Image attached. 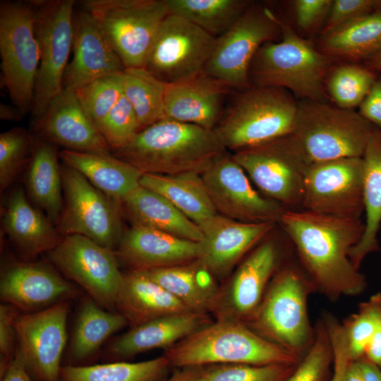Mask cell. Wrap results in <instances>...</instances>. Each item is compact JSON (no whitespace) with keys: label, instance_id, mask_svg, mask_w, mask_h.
Returning a JSON list of instances; mask_svg holds the SVG:
<instances>
[{"label":"cell","instance_id":"obj_6","mask_svg":"<svg viewBox=\"0 0 381 381\" xmlns=\"http://www.w3.org/2000/svg\"><path fill=\"white\" fill-rule=\"evenodd\" d=\"M298 101L286 89L251 86L224 111L214 131L225 148L234 152L291 134Z\"/></svg>","mask_w":381,"mask_h":381},{"label":"cell","instance_id":"obj_26","mask_svg":"<svg viewBox=\"0 0 381 381\" xmlns=\"http://www.w3.org/2000/svg\"><path fill=\"white\" fill-rule=\"evenodd\" d=\"M207 314L188 312L159 317L133 327L109 346L117 358H130L157 348H171L210 323Z\"/></svg>","mask_w":381,"mask_h":381},{"label":"cell","instance_id":"obj_44","mask_svg":"<svg viewBox=\"0 0 381 381\" xmlns=\"http://www.w3.org/2000/svg\"><path fill=\"white\" fill-rule=\"evenodd\" d=\"M381 318V292L359 304L358 311L343 321L351 361L365 356Z\"/></svg>","mask_w":381,"mask_h":381},{"label":"cell","instance_id":"obj_54","mask_svg":"<svg viewBox=\"0 0 381 381\" xmlns=\"http://www.w3.org/2000/svg\"><path fill=\"white\" fill-rule=\"evenodd\" d=\"M363 381H381V368L365 356L357 360Z\"/></svg>","mask_w":381,"mask_h":381},{"label":"cell","instance_id":"obj_49","mask_svg":"<svg viewBox=\"0 0 381 381\" xmlns=\"http://www.w3.org/2000/svg\"><path fill=\"white\" fill-rule=\"evenodd\" d=\"M16 309L8 303L0 306L1 375L13 358L14 337L16 336L15 321L18 316Z\"/></svg>","mask_w":381,"mask_h":381},{"label":"cell","instance_id":"obj_13","mask_svg":"<svg viewBox=\"0 0 381 381\" xmlns=\"http://www.w3.org/2000/svg\"><path fill=\"white\" fill-rule=\"evenodd\" d=\"M61 172L64 203L58 231L65 236H84L112 250L118 248L123 234L120 204L66 164Z\"/></svg>","mask_w":381,"mask_h":381},{"label":"cell","instance_id":"obj_35","mask_svg":"<svg viewBox=\"0 0 381 381\" xmlns=\"http://www.w3.org/2000/svg\"><path fill=\"white\" fill-rule=\"evenodd\" d=\"M59 157L55 145L40 138L36 140L26 181L30 198L47 212L52 223H57L64 204Z\"/></svg>","mask_w":381,"mask_h":381},{"label":"cell","instance_id":"obj_56","mask_svg":"<svg viewBox=\"0 0 381 381\" xmlns=\"http://www.w3.org/2000/svg\"><path fill=\"white\" fill-rule=\"evenodd\" d=\"M25 114L14 105L1 104L0 118L4 121H18L20 120Z\"/></svg>","mask_w":381,"mask_h":381},{"label":"cell","instance_id":"obj_19","mask_svg":"<svg viewBox=\"0 0 381 381\" xmlns=\"http://www.w3.org/2000/svg\"><path fill=\"white\" fill-rule=\"evenodd\" d=\"M279 249L266 240L247 255L236 269L228 286L219 291L214 311L218 320L246 321L260 303L278 270Z\"/></svg>","mask_w":381,"mask_h":381},{"label":"cell","instance_id":"obj_31","mask_svg":"<svg viewBox=\"0 0 381 381\" xmlns=\"http://www.w3.org/2000/svg\"><path fill=\"white\" fill-rule=\"evenodd\" d=\"M3 225L11 241L30 255L47 253L62 239L52 222L31 205L19 187L9 196Z\"/></svg>","mask_w":381,"mask_h":381},{"label":"cell","instance_id":"obj_1","mask_svg":"<svg viewBox=\"0 0 381 381\" xmlns=\"http://www.w3.org/2000/svg\"><path fill=\"white\" fill-rule=\"evenodd\" d=\"M279 223L293 243L302 269L316 292L335 301L341 296H358L365 290V277L349 257L364 232L365 224L361 219L287 210Z\"/></svg>","mask_w":381,"mask_h":381},{"label":"cell","instance_id":"obj_18","mask_svg":"<svg viewBox=\"0 0 381 381\" xmlns=\"http://www.w3.org/2000/svg\"><path fill=\"white\" fill-rule=\"evenodd\" d=\"M68 308V303L61 301L16 319L18 350L37 381H59Z\"/></svg>","mask_w":381,"mask_h":381},{"label":"cell","instance_id":"obj_32","mask_svg":"<svg viewBox=\"0 0 381 381\" xmlns=\"http://www.w3.org/2000/svg\"><path fill=\"white\" fill-rule=\"evenodd\" d=\"M332 59L366 62L381 52V6L321 35L317 48Z\"/></svg>","mask_w":381,"mask_h":381},{"label":"cell","instance_id":"obj_17","mask_svg":"<svg viewBox=\"0 0 381 381\" xmlns=\"http://www.w3.org/2000/svg\"><path fill=\"white\" fill-rule=\"evenodd\" d=\"M218 214L246 223H279L287 210L263 197L252 186L245 171L226 152L200 174Z\"/></svg>","mask_w":381,"mask_h":381},{"label":"cell","instance_id":"obj_21","mask_svg":"<svg viewBox=\"0 0 381 381\" xmlns=\"http://www.w3.org/2000/svg\"><path fill=\"white\" fill-rule=\"evenodd\" d=\"M35 129L40 139L66 150L111 154L104 138L73 91L64 89L35 120Z\"/></svg>","mask_w":381,"mask_h":381},{"label":"cell","instance_id":"obj_20","mask_svg":"<svg viewBox=\"0 0 381 381\" xmlns=\"http://www.w3.org/2000/svg\"><path fill=\"white\" fill-rule=\"evenodd\" d=\"M73 57L65 71L64 89L75 92L125 67L95 19L82 8L74 11Z\"/></svg>","mask_w":381,"mask_h":381},{"label":"cell","instance_id":"obj_58","mask_svg":"<svg viewBox=\"0 0 381 381\" xmlns=\"http://www.w3.org/2000/svg\"><path fill=\"white\" fill-rule=\"evenodd\" d=\"M366 66L373 71L381 72V52L366 62Z\"/></svg>","mask_w":381,"mask_h":381},{"label":"cell","instance_id":"obj_3","mask_svg":"<svg viewBox=\"0 0 381 381\" xmlns=\"http://www.w3.org/2000/svg\"><path fill=\"white\" fill-rule=\"evenodd\" d=\"M171 367L217 364L298 365L294 355L268 341L245 322L217 320L166 350Z\"/></svg>","mask_w":381,"mask_h":381},{"label":"cell","instance_id":"obj_12","mask_svg":"<svg viewBox=\"0 0 381 381\" xmlns=\"http://www.w3.org/2000/svg\"><path fill=\"white\" fill-rule=\"evenodd\" d=\"M258 188L286 210L302 206L309 164L291 134L232 155Z\"/></svg>","mask_w":381,"mask_h":381},{"label":"cell","instance_id":"obj_33","mask_svg":"<svg viewBox=\"0 0 381 381\" xmlns=\"http://www.w3.org/2000/svg\"><path fill=\"white\" fill-rule=\"evenodd\" d=\"M362 158L365 229L361 239L349 254L352 264L359 270L365 258L380 250L377 236L381 226V130L375 128Z\"/></svg>","mask_w":381,"mask_h":381},{"label":"cell","instance_id":"obj_39","mask_svg":"<svg viewBox=\"0 0 381 381\" xmlns=\"http://www.w3.org/2000/svg\"><path fill=\"white\" fill-rule=\"evenodd\" d=\"M123 94L133 107L140 131L164 119L167 84L145 68H126L122 72Z\"/></svg>","mask_w":381,"mask_h":381},{"label":"cell","instance_id":"obj_9","mask_svg":"<svg viewBox=\"0 0 381 381\" xmlns=\"http://www.w3.org/2000/svg\"><path fill=\"white\" fill-rule=\"evenodd\" d=\"M82 5L125 68L144 67L158 28L169 14L165 0H86Z\"/></svg>","mask_w":381,"mask_h":381},{"label":"cell","instance_id":"obj_53","mask_svg":"<svg viewBox=\"0 0 381 381\" xmlns=\"http://www.w3.org/2000/svg\"><path fill=\"white\" fill-rule=\"evenodd\" d=\"M365 356L381 368V318L375 333L367 346Z\"/></svg>","mask_w":381,"mask_h":381},{"label":"cell","instance_id":"obj_22","mask_svg":"<svg viewBox=\"0 0 381 381\" xmlns=\"http://www.w3.org/2000/svg\"><path fill=\"white\" fill-rule=\"evenodd\" d=\"M275 223H246L219 214L200 227L203 234L199 260L214 276L222 275L264 239Z\"/></svg>","mask_w":381,"mask_h":381},{"label":"cell","instance_id":"obj_48","mask_svg":"<svg viewBox=\"0 0 381 381\" xmlns=\"http://www.w3.org/2000/svg\"><path fill=\"white\" fill-rule=\"evenodd\" d=\"M327 326L333 349V374L329 381H344L346 370L351 361L349 353L348 341L344 327L331 314L322 317Z\"/></svg>","mask_w":381,"mask_h":381},{"label":"cell","instance_id":"obj_30","mask_svg":"<svg viewBox=\"0 0 381 381\" xmlns=\"http://www.w3.org/2000/svg\"><path fill=\"white\" fill-rule=\"evenodd\" d=\"M133 222L171 235L201 242L200 227L188 218L167 199L159 193L140 186L121 203Z\"/></svg>","mask_w":381,"mask_h":381},{"label":"cell","instance_id":"obj_57","mask_svg":"<svg viewBox=\"0 0 381 381\" xmlns=\"http://www.w3.org/2000/svg\"><path fill=\"white\" fill-rule=\"evenodd\" d=\"M344 381H363L357 361H351L346 370Z\"/></svg>","mask_w":381,"mask_h":381},{"label":"cell","instance_id":"obj_11","mask_svg":"<svg viewBox=\"0 0 381 381\" xmlns=\"http://www.w3.org/2000/svg\"><path fill=\"white\" fill-rule=\"evenodd\" d=\"M32 1L36 10L35 29L40 48L32 112L36 120L64 90V76L73 45L75 1Z\"/></svg>","mask_w":381,"mask_h":381},{"label":"cell","instance_id":"obj_50","mask_svg":"<svg viewBox=\"0 0 381 381\" xmlns=\"http://www.w3.org/2000/svg\"><path fill=\"white\" fill-rule=\"evenodd\" d=\"M332 0H296L293 1L297 25L303 30H310L322 20H326Z\"/></svg>","mask_w":381,"mask_h":381},{"label":"cell","instance_id":"obj_42","mask_svg":"<svg viewBox=\"0 0 381 381\" xmlns=\"http://www.w3.org/2000/svg\"><path fill=\"white\" fill-rule=\"evenodd\" d=\"M296 365L275 363L201 366L197 381H286Z\"/></svg>","mask_w":381,"mask_h":381},{"label":"cell","instance_id":"obj_51","mask_svg":"<svg viewBox=\"0 0 381 381\" xmlns=\"http://www.w3.org/2000/svg\"><path fill=\"white\" fill-rule=\"evenodd\" d=\"M358 108L361 116L381 130V78H377Z\"/></svg>","mask_w":381,"mask_h":381},{"label":"cell","instance_id":"obj_16","mask_svg":"<svg viewBox=\"0 0 381 381\" xmlns=\"http://www.w3.org/2000/svg\"><path fill=\"white\" fill-rule=\"evenodd\" d=\"M47 255L96 303L108 309L116 307L123 274L119 270L112 250L84 236L72 234L63 237Z\"/></svg>","mask_w":381,"mask_h":381},{"label":"cell","instance_id":"obj_28","mask_svg":"<svg viewBox=\"0 0 381 381\" xmlns=\"http://www.w3.org/2000/svg\"><path fill=\"white\" fill-rule=\"evenodd\" d=\"M59 157L83 175L95 188L121 203L138 188L143 174L111 154L63 150Z\"/></svg>","mask_w":381,"mask_h":381},{"label":"cell","instance_id":"obj_25","mask_svg":"<svg viewBox=\"0 0 381 381\" xmlns=\"http://www.w3.org/2000/svg\"><path fill=\"white\" fill-rule=\"evenodd\" d=\"M230 90L204 73L167 84L164 119L214 130L224 112V99Z\"/></svg>","mask_w":381,"mask_h":381},{"label":"cell","instance_id":"obj_45","mask_svg":"<svg viewBox=\"0 0 381 381\" xmlns=\"http://www.w3.org/2000/svg\"><path fill=\"white\" fill-rule=\"evenodd\" d=\"M333 358L331 339L322 318L315 326L312 345L286 381H326Z\"/></svg>","mask_w":381,"mask_h":381},{"label":"cell","instance_id":"obj_24","mask_svg":"<svg viewBox=\"0 0 381 381\" xmlns=\"http://www.w3.org/2000/svg\"><path fill=\"white\" fill-rule=\"evenodd\" d=\"M117 255L133 270L163 268L198 260L200 243L152 228L133 225L123 234Z\"/></svg>","mask_w":381,"mask_h":381},{"label":"cell","instance_id":"obj_7","mask_svg":"<svg viewBox=\"0 0 381 381\" xmlns=\"http://www.w3.org/2000/svg\"><path fill=\"white\" fill-rule=\"evenodd\" d=\"M375 128L353 109L300 99L291 135L310 165L344 157H362Z\"/></svg>","mask_w":381,"mask_h":381},{"label":"cell","instance_id":"obj_14","mask_svg":"<svg viewBox=\"0 0 381 381\" xmlns=\"http://www.w3.org/2000/svg\"><path fill=\"white\" fill-rule=\"evenodd\" d=\"M216 39L169 13L158 28L143 68L166 84L194 78L204 73Z\"/></svg>","mask_w":381,"mask_h":381},{"label":"cell","instance_id":"obj_47","mask_svg":"<svg viewBox=\"0 0 381 381\" xmlns=\"http://www.w3.org/2000/svg\"><path fill=\"white\" fill-rule=\"evenodd\" d=\"M381 6V0H334L321 35L366 15Z\"/></svg>","mask_w":381,"mask_h":381},{"label":"cell","instance_id":"obj_52","mask_svg":"<svg viewBox=\"0 0 381 381\" xmlns=\"http://www.w3.org/2000/svg\"><path fill=\"white\" fill-rule=\"evenodd\" d=\"M1 377V381H35L29 373L18 349Z\"/></svg>","mask_w":381,"mask_h":381},{"label":"cell","instance_id":"obj_2","mask_svg":"<svg viewBox=\"0 0 381 381\" xmlns=\"http://www.w3.org/2000/svg\"><path fill=\"white\" fill-rule=\"evenodd\" d=\"M226 149L214 130L164 119L140 131L114 156L143 174H202Z\"/></svg>","mask_w":381,"mask_h":381},{"label":"cell","instance_id":"obj_41","mask_svg":"<svg viewBox=\"0 0 381 381\" xmlns=\"http://www.w3.org/2000/svg\"><path fill=\"white\" fill-rule=\"evenodd\" d=\"M36 140L25 128L16 127L0 135V188L4 190L29 166Z\"/></svg>","mask_w":381,"mask_h":381},{"label":"cell","instance_id":"obj_36","mask_svg":"<svg viewBox=\"0 0 381 381\" xmlns=\"http://www.w3.org/2000/svg\"><path fill=\"white\" fill-rule=\"evenodd\" d=\"M128 324L121 313L106 311L94 300H85L76 320L71 344V356L82 361L95 353L113 334Z\"/></svg>","mask_w":381,"mask_h":381},{"label":"cell","instance_id":"obj_34","mask_svg":"<svg viewBox=\"0 0 381 381\" xmlns=\"http://www.w3.org/2000/svg\"><path fill=\"white\" fill-rule=\"evenodd\" d=\"M140 184L164 197L199 226L218 214L199 174H143Z\"/></svg>","mask_w":381,"mask_h":381},{"label":"cell","instance_id":"obj_23","mask_svg":"<svg viewBox=\"0 0 381 381\" xmlns=\"http://www.w3.org/2000/svg\"><path fill=\"white\" fill-rule=\"evenodd\" d=\"M76 294L73 285L41 263L14 265L1 277V299L25 311L45 309Z\"/></svg>","mask_w":381,"mask_h":381},{"label":"cell","instance_id":"obj_38","mask_svg":"<svg viewBox=\"0 0 381 381\" xmlns=\"http://www.w3.org/2000/svg\"><path fill=\"white\" fill-rule=\"evenodd\" d=\"M169 14L179 16L214 37L225 33L252 1L247 0H165Z\"/></svg>","mask_w":381,"mask_h":381},{"label":"cell","instance_id":"obj_29","mask_svg":"<svg viewBox=\"0 0 381 381\" xmlns=\"http://www.w3.org/2000/svg\"><path fill=\"white\" fill-rule=\"evenodd\" d=\"M116 307L133 327L162 316L193 312L161 286L136 270L123 275Z\"/></svg>","mask_w":381,"mask_h":381},{"label":"cell","instance_id":"obj_10","mask_svg":"<svg viewBox=\"0 0 381 381\" xmlns=\"http://www.w3.org/2000/svg\"><path fill=\"white\" fill-rule=\"evenodd\" d=\"M280 36L279 18L268 7L251 2L236 23L217 37L204 73L231 89H248L255 54L265 43Z\"/></svg>","mask_w":381,"mask_h":381},{"label":"cell","instance_id":"obj_15","mask_svg":"<svg viewBox=\"0 0 381 381\" xmlns=\"http://www.w3.org/2000/svg\"><path fill=\"white\" fill-rule=\"evenodd\" d=\"M362 157H344L312 164L305 180L303 210L361 219L364 212Z\"/></svg>","mask_w":381,"mask_h":381},{"label":"cell","instance_id":"obj_4","mask_svg":"<svg viewBox=\"0 0 381 381\" xmlns=\"http://www.w3.org/2000/svg\"><path fill=\"white\" fill-rule=\"evenodd\" d=\"M313 292L315 288L303 270L286 265L276 272L258 307L244 322L301 361L315 338L308 312Z\"/></svg>","mask_w":381,"mask_h":381},{"label":"cell","instance_id":"obj_5","mask_svg":"<svg viewBox=\"0 0 381 381\" xmlns=\"http://www.w3.org/2000/svg\"><path fill=\"white\" fill-rule=\"evenodd\" d=\"M282 39L260 47L249 70L251 86L282 87L301 99L327 102L332 61L279 18Z\"/></svg>","mask_w":381,"mask_h":381},{"label":"cell","instance_id":"obj_37","mask_svg":"<svg viewBox=\"0 0 381 381\" xmlns=\"http://www.w3.org/2000/svg\"><path fill=\"white\" fill-rule=\"evenodd\" d=\"M171 367L165 356L138 363L68 365L61 367L59 381H167Z\"/></svg>","mask_w":381,"mask_h":381},{"label":"cell","instance_id":"obj_40","mask_svg":"<svg viewBox=\"0 0 381 381\" xmlns=\"http://www.w3.org/2000/svg\"><path fill=\"white\" fill-rule=\"evenodd\" d=\"M367 66L343 64L330 69L325 81L328 97L336 106L348 109L359 107L377 80Z\"/></svg>","mask_w":381,"mask_h":381},{"label":"cell","instance_id":"obj_27","mask_svg":"<svg viewBox=\"0 0 381 381\" xmlns=\"http://www.w3.org/2000/svg\"><path fill=\"white\" fill-rule=\"evenodd\" d=\"M181 301L191 311H214L219 294L214 275L199 260L168 267L136 270Z\"/></svg>","mask_w":381,"mask_h":381},{"label":"cell","instance_id":"obj_46","mask_svg":"<svg viewBox=\"0 0 381 381\" xmlns=\"http://www.w3.org/2000/svg\"><path fill=\"white\" fill-rule=\"evenodd\" d=\"M99 131L112 152L125 146L140 131L135 111L123 94L104 119Z\"/></svg>","mask_w":381,"mask_h":381},{"label":"cell","instance_id":"obj_55","mask_svg":"<svg viewBox=\"0 0 381 381\" xmlns=\"http://www.w3.org/2000/svg\"><path fill=\"white\" fill-rule=\"evenodd\" d=\"M201 367H186L176 370L167 381H197Z\"/></svg>","mask_w":381,"mask_h":381},{"label":"cell","instance_id":"obj_43","mask_svg":"<svg viewBox=\"0 0 381 381\" xmlns=\"http://www.w3.org/2000/svg\"><path fill=\"white\" fill-rule=\"evenodd\" d=\"M122 72L95 80L74 92L82 107L99 130L107 114L123 95Z\"/></svg>","mask_w":381,"mask_h":381},{"label":"cell","instance_id":"obj_8","mask_svg":"<svg viewBox=\"0 0 381 381\" xmlns=\"http://www.w3.org/2000/svg\"><path fill=\"white\" fill-rule=\"evenodd\" d=\"M32 1L0 3L1 83L12 104L25 114L32 112L40 48Z\"/></svg>","mask_w":381,"mask_h":381}]
</instances>
